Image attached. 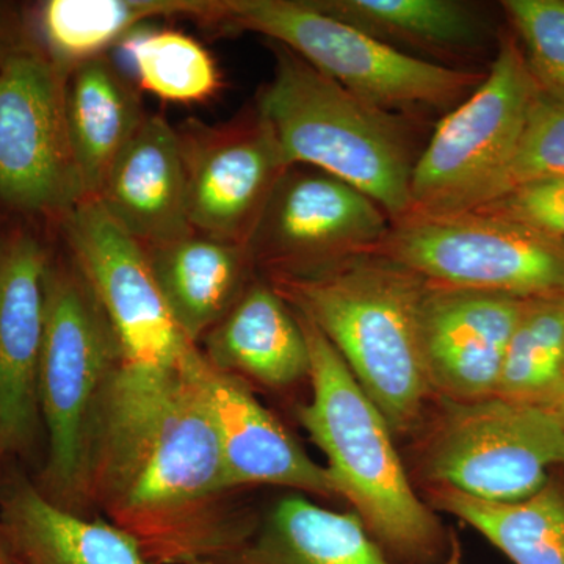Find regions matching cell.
<instances>
[{
    "label": "cell",
    "instance_id": "6da1fadb",
    "mask_svg": "<svg viewBox=\"0 0 564 564\" xmlns=\"http://www.w3.org/2000/svg\"><path fill=\"white\" fill-rule=\"evenodd\" d=\"M195 345L180 383L141 413L104 423L90 500L154 564H225L256 518L234 507L220 441L196 373Z\"/></svg>",
    "mask_w": 564,
    "mask_h": 564
},
{
    "label": "cell",
    "instance_id": "7a4b0ae2",
    "mask_svg": "<svg viewBox=\"0 0 564 564\" xmlns=\"http://www.w3.org/2000/svg\"><path fill=\"white\" fill-rule=\"evenodd\" d=\"M270 285L321 329L393 437L413 436L434 399L421 340L426 282L364 252L302 276H272Z\"/></svg>",
    "mask_w": 564,
    "mask_h": 564
},
{
    "label": "cell",
    "instance_id": "3957f363",
    "mask_svg": "<svg viewBox=\"0 0 564 564\" xmlns=\"http://www.w3.org/2000/svg\"><path fill=\"white\" fill-rule=\"evenodd\" d=\"M293 313L310 348L313 389L296 417L325 455L340 499L351 505L392 562L458 563L436 511L415 492L384 415L321 329Z\"/></svg>",
    "mask_w": 564,
    "mask_h": 564
},
{
    "label": "cell",
    "instance_id": "277c9868",
    "mask_svg": "<svg viewBox=\"0 0 564 564\" xmlns=\"http://www.w3.org/2000/svg\"><path fill=\"white\" fill-rule=\"evenodd\" d=\"M121 348L109 318L70 263H51L39 404L47 434L40 491L58 507L91 516L93 455Z\"/></svg>",
    "mask_w": 564,
    "mask_h": 564
},
{
    "label": "cell",
    "instance_id": "5b68a950",
    "mask_svg": "<svg viewBox=\"0 0 564 564\" xmlns=\"http://www.w3.org/2000/svg\"><path fill=\"white\" fill-rule=\"evenodd\" d=\"M258 117L288 166H307L366 193L392 223L411 212L414 162L391 113L370 106L278 44Z\"/></svg>",
    "mask_w": 564,
    "mask_h": 564
},
{
    "label": "cell",
    "instance_id": "8992f818",
    "mask_svg": "<svg viewBox=\"0 0 564 564\" xmlns=\"http://www.w3.org/2000/svg\"><path fill=\"white\" fill-rule=\"evenodd\" d=\"M415 430V469L426 486H445L513 503L533 496L564 467V425L554 411L489 397L433 399ZM413 434V436H414Z\"/></svg>",
    "mask_w": 564,
    "mask_h": 564
},
{
    "label": "cell",
    "instance_id": "52a82bcc",
    "mask_svg": "<svg viewBox=\"0 0 564 564\" xmlns=\"http://www.w3.org/2000/svg\"><path fill=\"white\" fill-rule=\"evenodd\" d=\"M212 21L269 36L388 113L451 106L470 95L485 77L404 54L304 0H217Z\"/></svg>",
    "mask_w": 564,
    "mask_h": 564
},
{
    "label": "cell",
    "instance_id": "ba28073f",
    "mask_svg": "<svg viewBox=\"0 0 564 564\" xmlns=\"http://www.w3.org/2000/svg\"><path fill=\"white\" fill-rule=\"evenodd\" d=\"M536 90L524 54L503 41L484 80L445 115L414 161L410 215L444 217L496 202Z\"/></svg>",
    "mask_w": 564,
    "mask_h": 564
},
{
    "label": "cell",
    "instance_id": "9c48e42d",
    "mask_svg": "<svg viewBox=\"0 0 564 564\" xmlns=\"http://www.w3.org/2000/svg\"><path fill=\"white\" fill-rule=\"evenodd\" d=\"M375 254L430 285L564 300V242L492 210L392 223Z\"/></svg>",
    "mask_w": 564,
    "mask_h": 564
},
{
    "label": "cell",
    "instance_id": "30bf717a",
    "mask_svg": "<svg viewBox=\"0 0 564 564\" xmlns=\"http://www.w3.org/2000/svg\"><path fill=\"white\" fill-rule=\"evenodd\" d=\"M73 263L90 285L121 348L120 369L163 377L180 372L193 347L166 310L147 248L95 198L62 218Z\"/></svg>",
    "mask_w": 564,
    "mask_h": 564
},
{
    "label": "cell",
    "instance_id": "8fae6325",
    "mask_svg": "<svg viewBox=\"0 0 564 564\" xmlns=\"http://www.w3.org/2000/svg\"><path fill=\"white\" fill-rule=\"evenodd\" d=\"M65 76L32 50L0 61V202L10 209L63 218L85 199L66 128Z\"/></svg>",
    "mask_w": 564,
    "mask_h": 564
},
{
    "label": "cell",
    "instance_id": "7c38bea8",
    "mask_svg": "<svg viewBox=\"0 0 564 564\" xmlns=\"http://www.w3.org/2000/svg\"><path fill=\"white\" fill-rule=\"evenodd\" d=\"M392 221L372 198L332 174L291 166L270 193L247 248L272 276H302L372 252Z\"/></svg>",
    "mask_w": 564,
    "mask_h": 564
},
{
    "label": "cell",
    "instance_id": "4fadbf2b",
    "mask_svg": "<svg viewBox=\"0 0 564 564\" xmlns=\"http://www.w3.org/2000/svg\"><path fill=\"white\" fill-rule=\"evenodd\" d=\"M180 133L193 231L247 245L288 163L265 122L210 128L187 122Z\"/></svg>",
    "mask_w": 564,
    "mask_h": 564
},
{
    "label": "cell",
    "instance_id": "5bb4252c",
    "mask_svg": "<svg viewBox=\"0 0 564 564\" xmlns=\"http://www.w3.org/2000/svg\"><path fill=\"white\" fill-rule=\"evenodd\" d=\"M525 300L426 284L421 306L423 364L434 399L475 402L496 395Z\"/></svg>",
    "mask_w": 564,
    "mask_h": 564
},
{
    "label": "cell",
    "instance_id": "9a60e30c",
    "mask_svg": "<svg viewBox=\"0 0 564 564\" xmlns=\"http://www.w3.org/2000/svg\"><path fill=\"white\" fill-rule=\"evenodd\" d=\"M50 267L32 234L18 231L0 240V462L25 454L39 433Z\"/></svg>",
    "mask_w": 564,
    "mask_h": 564
},
{
    "label": "cell",
    "instance_id": "2e32d148",
    "mask_svg": "<svg viewBox=\"0 0 564 564\" xmlns=\"http://www.w3.org/2000/svg\"><path fill=\"white\" fill-rule=\"evenodd\" d=\"M196 373L234 491L248 486H281L299 494L339 497L332 475L307 455L302 444L258 399L251 386L212 366L203 351Z\"/></svg>",
    "mask_w": 564,
    "mask_h": 564
},
{
    "label": "cell",
    "instance_id": "e0dca14e",
    "mask_svg": "<svg viewBox=\"0 0 564 564\" xmlns=\"http://www.w3.org/2000/svg\"><path fill=\"white\" fill-rule=\"evenodd\" d=\"M99 203L144 247L173 242L193 231L180 133L159 115L148 117L111 166Z\"/></svg>",
    "mask_w": 564,
    "mask_h": 564
},
{
    "label": "cell",
    "instance_id": "ac0fdd59",
    "mask_svg": "<svg viewBox=\"0 0 564 564\" xmlns=\"http://www.w3.org/2000/svg\"><path fill=\"white\" fill-rule=\"evenodd\" d=\"M202 344L212 366L248 386L284 391L310 377V348L299 318L263 282L247 285Z\"/></svg>",
    "mask_w": 564,
    "mask_h": 564
},
{
    "label": "cell",
    "instance_id": "d6986e66",
    "mask_svg": "<svg viewBox=\"0 0 564 564\" xmlns=\"http://www.w3.org/2000/svg\"><path fill=\"white\" fill-rule=\"evenodd\" d=\"M0 525L20 564H154L109 519L65 510L21 475L0 500Z\"/></svg>",
    "mask_w": 564,
    "mask_h": 564
},
{
    "label": "cell",
    "instance_id": "ffe728a7",
    "mask_svg": "<svg viewBox=\"0 0 564 564\" xmlns=\"http://www.w3.org/2000/svg\"><path fill=\"white\" fill-rule=\"evenodd\" d=\"M144 248L173 322L199 347L247 289V248L198 232Z\"/></svg>",
    "mask_w": 564,
    "mask_h": 564
},
{
    "label": "cell",
    "instance_id": "44dd1931",
    "mask_svg": "<svg viewBox=\"0 0 564 564\" xmlns=\"http://www.w3.org/2000/svg\"><path fill=\"white\" fill-rule=\"evenodd\" d=\"M63 96L85 199L98 198L111 166L148 115L131 82L104 55L73 66L66 73Z\"/></svg>",
    "mask_w": 564,
    "mask_h": 564
},
{
    "label": "cell",
    "instance_id": "7402d4cb",
    "mask_svg": "<svg viewBox=\"0 0 564 564\" xmlns=\"http://www.w3.org/2000/svg\"><path fill=\"white\" fill-rule=\"evenodd\" d=\"M225 564L397 563L367 532L355 511L328 510L295 492L256 518L247 543Z\"/></svg>",
    "mask_w": 564,
    "mask_h": 564
},
{
    "label": "cell",
    "instance_id": "603a6c76",
    "mask_svg": "<svg viewBox=\"0 0 564 564\" xmlns=\"http://www.w3.org/2000/svg\"><path fill=\"white\" fill-rule=\"evenodd\" d=\"M556 470L519 502H486L445 486H426L425 502L473 527L514 564H564V473Z\"/></svg>",
    "mask_w": 564,
    "mask_h": 564
},
{
    "label": "cell",
    "instance_id": "cb8c5ba5",
    "mask_svg": "<svg viewBox=\"0 0 564 564\" xmlns=\"http://www.w3.org/2000/svg\"><path fill=\"white\" fill-rule=\"evenodd\" d=\"M217 0H50L40 25L51 61L68 73L104 52L152 18H214Z\"/></svg>",
    "mask_w": 564,
    "mask_h": 564
},
{
    "label": "cell",
    "instance_id": "d4e9b609",
    "mask_svg": "<svg viewBox=\"0 0 564 564\" xmlns=\"http://www.w3.org/2000/svg\"><path fill=\"white\" fill-rule=\"evenodd\" d=\"M315 9L375 39L432 47L474 46L480 20L455 0H315Z\"/></svg>",
    "mask_w": 564,
    "mask_h": 564
},
{
    "label": "cell",
    "instance_id": "484cf974",
    "mask_svg": "<svg viewBox=\"0 0 564 564\" xmlns=\"http://www.w3.org/2000/svg\"><path fill=\"white\" fill-rule=\"evenodd\" d=\"M564 383V300H525L496 397L551 408Z\"/></svg>",
    "mask_w": 564,
    "mask_h": 564
},
{
    "label": "cell",
    "instance_id": "4316f807",
    "mask_svg": "<svg viewBox=\"0 0 564 564\" xmlns=\"http://www.w3.org/2000/svg\"><path fill=\"white\" fill-rule=\"evenodd\" d=\"M129 50L141 87L163 101L202 102L220 87L214 58L185 33H148L133 39Z\"/></svg>",
    "mask_w": 564,
    "mask_h": 564
},
{
    "label": "cell",
    "instance_id": "83f0119b",
    "mask_svg": "<svg viewBox=\"0 0 564 564\" xmlns=\"http://www.w3.org/2000/svg\"><path fill=\"white\" fill-rule=\"evenodd\" d=\"M551 177H564V99L549 95L538 85L500 196L519 185Z\"/></svg>",
    "mask_w": 564,
    "mask_h": 564
},
{
    "label": "cell",
    "instance_id": "f1b7e54d",
    "mask_svg": "<svg viewBox=\"0 0 564 564\" xmlns=\"http://www.w3.org/2000/svg\"><path fill=\"white\" fill-rule=\"evenodd\" d=\"M503 9L524 41L541 90L564 99V0H507Z\"/></svg>",
    "mask_w": 564,
    "mask_h": 564
},
{
    "label": "cell",
    "instance_id": "f546056e",
    "mask_svg": "<svg viewBox=\"0 0 564 564\" xmlns=\"http://www.w3.org/2000/svg\"><path fill=\"white\" fill-rule=\"evenodd\" d=\"M481 209L508 215L564 242V177L519 185Z\"/></svg>",
    "mask_w": 564,
    "mask_h": 564
},
{
    "label": "cell",
    "instance_id": "4dcf8cb0",
    "mask_svg": "<svg viewBox=\"0 0 564 564\" xmlns=\"http://www.w3.org/2000/svg\"><path fill=\"white\" fill-rule=\"evenodd\" d=\"M0 564H20L18 563L17 556L11 552L9 543H7L2 525H0Z\"/></svg>",
    "mask_w": 564,
    "mask_h": 564
},
{
    "label": "cell",
    "instance_id": "1f68e13d",
    "mask_svg": "<svg viewBox=\"0 0 564 564\" xmlns=\"http://www.w3.org/2000/svg\"><path fill=\"white\" fill-rule=\"evenodd\" d=\"M549 410L554 411L556 417H558L564 425V388L560 391L558 395H556L554 403L551 404Z\"/></svg>",
    "mask_w": 564,
    "mask_h": 564
},
{
    "label": "cell",
    "instance_id": "d6a6232c",
    "mask_svg": "<svg viewBox=\"0 0 564 564\" xmlns=\"http://www.w3.org/2000/svg\"><path fill=\"white\" fill-rule=\"evenodd\" d=\"M563 388H564V383H563Z\"/></svg>",
    "mask_w": 564,
    "mask_h": 564
}]
</instances>
